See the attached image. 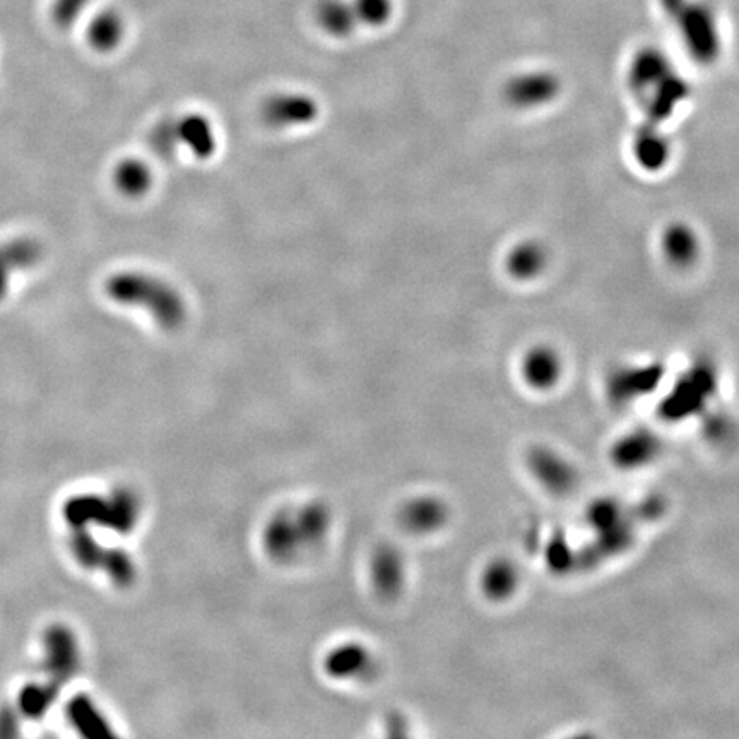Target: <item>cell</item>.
Masks as SVG:
<instances>
[{
    "label": "cell",
    "instance_id": "obj_1",
    "mask_svg": "<svg viewBox=\"0 0 739 739\" xmlns=\"http://www.w3.org/2000/svg\"><path fill=\"white\" fill-rule=\"evenodd\" d=\"M105 293L117 305L148 312L165 331H177L189 315L184 295L173 284L148 272H115L105 281Z\"/></svg>",
    "mask_w": 739,
    "mask_h": 739
},
{
    "label": "cell",
    "instance_id": "obj_2",
    "mask_svg": "<svg viewBox=\"0 0 739 739\" xmlns=\"http://www.w3.org/2000/svg\"><path fill=\"white\" fill-rule=\"evenodd\" d=\"M149 146L161 160H172L182 148L189 149L199 160L211 158L218 149V137L211 120L201 113L168 117L154 125Z\"/></svg>",
    "mask_w": 739,
    "mask_h": 739
},
{
    "label": "cell",
    "instance_id": "obj_3",
    "mask_svg": "<svg viewBox=\"0 0 739 739\" xmlns=\"http://www.w3.org/2000/svg\"><path fill=\"white\" fill-rule=\"evenodd\" d=\"M319 112V103L310 95L279 93L264 101L261 117L272 129L283 131L312 124Z\"/></svg>",
    "mask_w": 739,
    "mask_h": 739
},
{
    "label": "cell",
    "instance_id": "obj_4",
    "mask_svg": "<svg viewBox=\"0 0 739 739\" xmlns=\"http://www.w3.org/2000/svg\"><path fill=\"white\" fill-rule=\"evenodd\" d=\"M42 243L33 237L12 238L0 243V302L6 298L14 274L33 269L42 262Z\"/></svg>",
    "mask_w": 739,
    "mask_h": 739
},
{
    "label": "cell",
    "instance_id": "obj_5",
    "mask_svg": "<svg viewBox=\"0 0 739 739\" xmlns=\"http://www.w3.org/2000/svg\"><path fill=\"white\" fill-rule=\"evenodd\" d=\"M125 33H127V24H125L124 16L112 7H107V9L96 12L95 16L89 19L86 40H88L89 47L96 50L98 54H110L122 45Z\"/></svg>",
    "mask_w": 739,
    "mask_h": 739
},
{
    "label": "cell",
    "instance_id": "obj_6",
    "mask_svg": "<svg viewBox=\"0 0 739 739\" xmlns=\"http://www.w3.org/2000/svg\"><path fill=\"white\" fill-rule=\"evenodd\" d=\"M315 19L322 31L334 38H346L360 28L351 0H320Z\"/></svg>",
    "mask_w": 739,
    "mask_h": 739
},
{
    "label": "cell",
    "instance_id": "obj_7",
    "mask_svg": "<svg viewBox=\"0 0 739 739\" xmlns=\"http://www.w3.org/2000/svg\"><path fill=\"white\" fill-rule=\"evenodd\" d=\"M153 182V170L149 168L148 163L136 158L120 161L113 170V184L122 196L129 199H141L146 196L153 187Z\"/></svg>",
    "mask_w": 739,
    "mask_h": 739
},
{
    "label": "cell",
    "instance_id": "obj_8",
    "mask_svg": "<svg viewBox=\"0 0 739 739\" xmlns=\"http://www.w3.org/2000/svg\"><path fill=\"white\" fill-rule=\"evenodd\" d=\"M358 26L380 28L389 23L394 14V0H351Z\"/></svg>",
    "mask_w": 739,
    "mask_h": 739
},
{
    "label": "cell",
    "instance_id": "obj_9",
    "mask_svg": "<svg viewBox=\"0 0 739 739\" xmlns=\"http://www.w3.org/2000/svg\"><path fill=\"white\" fill-rule=\"evenodd\" d=\"M91 4L93 0H52L48 16L57 30L69 31L88 12Z\"/></svg>",
    "mask_w": 739,
    "mask_h": 739
}]
</instances>
